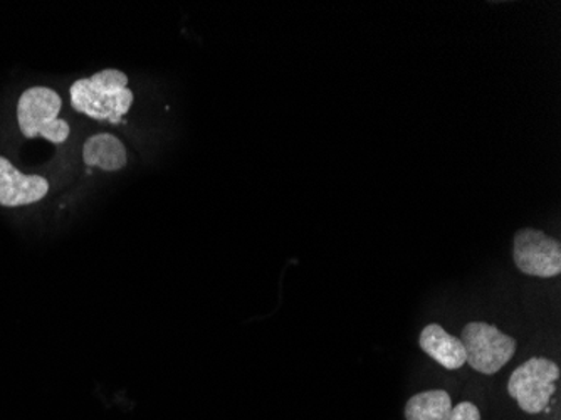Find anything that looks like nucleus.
<instances>
[{"instance_id":"9","label":"nucleus","mask_w":561,"mask_h":420,"mask_svg":"<svg viewBox=\"0 0 561 420\" xmlns=\"http://www.w3.org/2000/svg\"><path fill=\"white\" fill-rule=\"evenodd\" d=\"M453 400L446 390H429L413 395L406 406L407 420H447Z\"/></svg>"},{"instance_id":"7","label":"nucleus","mask_w":561,"mask_h":420,"mask_svg":"<svg viewBox=\"0 0 561 420\" xmlns=\"http://www.w3.org/2000/svg\"><path fill=\"white\" fill-rule=\"evenodd\" d=\"M419 345L431 359L446 370H457L466 363V350L459 338L447 334L437 323L425 326Z\"/></svg>"},{"instance_id":"2","label":"nucleus","mask_w":561,"mask_h":420,"mask_svg":"<svg viewBox=\"0 0 561 420\" xmlns=\"http://www.w3.org/2000/svg\"><path fill=\"white\" fill-rule=\"evenodd\" d=\"M62 102L51 88L34 86L22 93L17 103V121L26 138L43 137L61 145L69 138L71 127L59 118Z\"/></svg>"},{"instance_id":"4","label":"nucleus","mask_w":561,"mask_h":420,"mask_svg":"<svg viewBox=\"0 0 561 420\" xmlns=\"http://www.w3.org/2000/svg\"><path fill=\"white\" fill-rule=\"evenodd\" d=\"M560 378L557 363L544 357H533L511 373L507 392L526 413H540L550 404L554 384Z\"/></svg>"},{"instance_id":"1","label":"nucleus","mask_w":561,"mask_h":420,"mask_svg":"<svg viewBox=\"0 0 561 420\" xmlns=\"http://www.w3.org/2000/svg\"><path fill=\"white\" fill-rule=\"evenodd\" d=\"M71 106L93 120L118 125L133 105V91L128 77L118 69H105L86 80H78L69 88Z\"/></svg>"},{"instance_id":"5","label":"nucleus","mask_w":561,"mask_h":420,"mask_svg":"<svg viewBox=\"0 0 561 420\" xmlns=\"http://www.w3.org/2000/svg\"><path fill=\"white\" fill-rule=\"evenodd\" d=\"M514 265L523 275L554 278L561 272V244L538 229H522L514 234Z\"/></svg>"},{"instance_id":"3","label":"nucleus","mask_w":561,"mask_h":420,"mask_svg":"<svg viewBox=\"0 0 561 420\" xmlns=\"http://www.w3.org/2000/svg\"><path fill=\"white\" fill-rule=\"evenodd\" d=\"M460 341L466 350V363L484 375L500 372L513 359L518 347L514 338L504 335L496 326L482 322L467 323Z\"/></svg>"},{"instance_id":"10","label":"nucleus","mask_w":561,"mask_h":420,"mask_svg":"<svg viewBox=\"0 0 561 420\" xmlns=\"http://www.w3.org/2000/svg\"><path fill=\"white\" fill-rule=\"evenodd\" d=\"M447 420H481V412L471 402H460L451 410Z\"/></svg>"},{"instance_id":"8","label":"nucleus","mask_w":561,"mask_h":420,"mask_svg":"<svg viewBox=\"0 0 561 420\" xmlns=\"http://www.w3.org/2000/svg\"><path fill=\"white\" fill-rule=\"evenodd\" d=\"M83 160L87 167L118 172L127 165V149L115 135L100 133L84 143Z\"/></svg>"},{"instance_id":"6","label":"nucleus","mask_w":561,"mask_h":420,"mask_svg":"<svg viewBox=\"0 0 561 420\" xmlns=\"http://www.w3.org/2000/svg\"><path fill=\"white\" fill-rule=\"evenodd\" d=\"M49 182L40 175H26L0 155V206L21 207L48 196Z\"/></svg>"}]
</instances>
